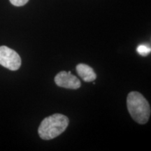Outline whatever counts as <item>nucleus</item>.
<instances>
[{
    "label": "nucleus",
    "mask_w": 151,
    "mask_h": 151,
    "mask_svg": "<svg viewBox=\"0 0 151 151\" xmlns=\"http://www.w3.org/2000/svg\"><path fill=\"white\" fill-rule=\"evenodd\" d=\"M69 123V120L67 116L55 113L43 119L38 129V133L41 139L50 140L63 133Z\"/></svg>",
    "instance_id": "1"
},
{
    "label": "nucleus",
    "mask_w": 151,
    "mask_h": 151,
    "mask_svg": "<svg viewBox=\"0 0 151 151\" xmlns=\"http://www.w3.org/2000/svg\"><path fill=\"white\" fill-rule=\"evenodd\" d=\"M127 106L130 116L139 124H146L150 116V106L146 98L139 92H131L127 95Z\"/></svg>",
    "instance_id": "2"
},
{
    "label": "nucleus",
    "mask_w": 151,
    "mask_h": 151,
    "mask_svg": "<svg viewBox=\"0 0 151 151\" xmlns=\"http://www.w3.org/2000/svg\"><path fill=\"white\" fill-rule=\"evenodd\" d=\"M0 65L11 71H16L21 66L19 55L7 46H0Z\"/></svg>",
    "instance_id": "3"
},
{
    "label": "nucleus",
    "mask_w": 151,
    "mask_h": 151,
    "mask_svg": "<svg viewBox=\"0 0 151 151\" xmlns=\"http://www.w3.org/2000/svg\"><path fill=\"white\" fill-rule=\"evenodd\" d=\"M55 83L60 88L76 90L80 88L81 83L79 79L71 71H60L55 77Z\"/></svg>",
    "instance_id": "4"
},
{
    "label": "nucleus",
    "mask_w": 151,
    "mask_h": 151,
    "mask_svg": "<svg viewBox=\"0 0 151 151\" xmlns=\"http://www.w3.org/2000/svg\"><path fill=\"white\" fill-rule=\"evenodd\" d=\"M77 73L85 82H92L97 78V74L91 67L86 64H78L76 67Z\"/></svg>",
    "instance_id": "5"
},
{
    "label": "nucleus",
    "mask_w": 151,
    "mask_h": 151,
    "mask_svg": "<svg viewBox=\"0 0 151 151\" xmlns=\"http://www.w3.org/2000/svg\"><path fill=\"white\" fill-rule=\"evenodd\" d=\"M137 51L141 56H147L151 51L150 47L146 44H140L137 46Z\"/></svg>",
    "instance_id": "6"
},
{
    "label": "nucleus",
    "mask_w": 151,
    "mask_h": 151,
    "mask_svg": "<svg viewBox=\"0 0 151 151\" xmlns=\"http://www.w3.org/2000/svg\"><path fill=\"white\" fill-rule=\"evenodd\" d=\"M9 1L14 6H22L25 5L29 1V0H9Z\"/></svg>",
    "instance_id": "7"
}]
</instances>
